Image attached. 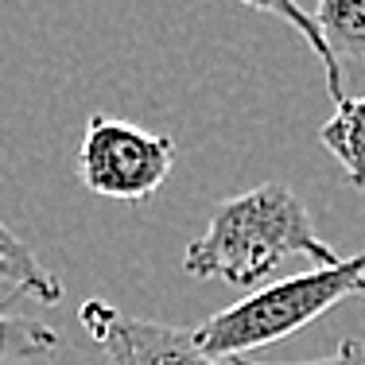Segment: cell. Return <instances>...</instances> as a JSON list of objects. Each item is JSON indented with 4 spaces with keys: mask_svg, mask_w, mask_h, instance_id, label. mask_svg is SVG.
<instances>
[{
    "mask_svg": "<svg viewBox=\"0 0 365 365\" xmlns=\"http://www.w3.org/2000/svg\"><path fill=\"white\" fill-rule=\"evenodd\" d=\"M284 257H311L319 268L338 264V253L315 233L307 206L288 182H260L214 206L206 233L182 253V272L253 288Z\"/></svg>",
    "mask_w": 365,
    "mask_h": 365,
    "instance_id": "obj_1",
    "label": "cell"
},
{
    "mask_svg": "<svg viewBox=\"0 0 365 365\" xmlns=\"http://www.w3.org/2000/svg\"><path fill=\"white\" fill-rule=\"evenodd\" d=\"M346 295H365V249L338 264L288 276L280 284H268V288L245 295L241 303L195 327V338L214 358H245L249 350L272 346L295 334L299 327L323 319Z\"/></svg>",
    "mask_w": 365,
    "mask_h": 365,
    "instance_id": "obj_2",
    "label": "cell"
},
{
    "mask_svg": "<svg viewBox=\"0 0 365 365\" xmlns=\"http://www.w3.org/2000/svg\"><path fill=\"white\" fill-rule=\"evenodd\" d=\"M175 140L163 133H148L120 117L93 113L86 120L82 148H78V179L90 195L120 198V202H144L152 190L163 187Z\"/></svg>",
    "mask_w": 365,
    "mask_h": 365,
    "instance_id": "obj_3",
    "label": "cell"
},
{
    "mask_svg": "<svg viewBox=\"0 0 365 365\" xmlns=\"http://www.w3.org/2000/svg\"><path fill=\"white\" fill-rule=\"evenodd\" d=\"M78 323L109 365H233V358H214L202 350L195 330L125 315L106 299H86L78 307Z\"/></svg>",
    "mask_w": 365,
    "mask_h": 365,
    "instance_id": "obj_4",
    "label": "cell"
},
{
    "mask_svg": "<svg viewBox=\"0 0 365 365\" xmlns=\"http://www.w3.org/2000/svg\"><path fill=\"white\" fill-rule=\"evenodd\" d=\"M0 284H8V288L20 292V295H31V299H39V303L63 299V280H58V276L28 249V241L16 237L4 222H0Z\"/></svg>",
    "mask_w": 365,
    "mask_h": 365,
    "instance_id": "obj_5",
    "label": "cell"
},
{
    "mask_svg": "<svg viewBox=\"0 0 365 365\" xmlns=\"http://www.w3.org/2000/svg\"><path fill=\"white\" fill-rule=\"evenodd\" d=\"M327 152L342 163L354 190H365V98H346L334 106V117L319 128Z\"/></svg>",
    "mask_w": 365,
    "mask_h": 365,
    "instance_id": "obj_6",
    "label": "cell"
},
{
    "mask_svg": "<svg viewBox=\"0 0 365 365\" xmlns=\"http://www.w3.org/2000/svg\"><path fill=\"white\" fill-rule=\"evenodd\" d=\"M315 24L338 63L342 58L361 63L365 58V0H319Z\"/></svg>",
    "mask_w": 365,
    "mask_h": 365,
    "instance_id": "obj_7",
    "label": "cell"
},
{
    "mask_svg": "<svg viewBox=\"0 0 365 365\" xmlns=\"http://www.w3.org/2000/svg\"><path fill=\"white\" fill-rule=\"evenodd\" d=\"M241 4H249V8H257V12H268V16H276V20L292 24V28L299 31L303 39H307V47L319 55V63H323L330 101H334V106H338V101H346V90H342V66H338V58L330 55V47L323 43V36H319L315 16H311L307 8L299 4V0H241Z\"/></svg>",
    "mask_w": 365,
    "mask_h": 365,
    "instance_id": "obj_8",
    "label": "cell"
},
{
    "mask_svg": "<svg viewBox=\"0 0 365 365\" xmlns=\"http://www.w3.org/2000/svg\"><path fill=\"white\" fill-rule=\"evenodd\" d=\"M58 346H63V334L43 319L0 315V365L51 358V354H58Z\"/></svg>",
    "mask_w": 365,
    "mask_h": 365,
    "instance_id": "obj_9",
    "label": "cell"
},
{
    "mask_svg": "<svg viewBox=\"0 0 365 365\" xmlns=\"http://www.w3.org/2000/svg\"><path fill=\"white\" fill-rule=\"evenodd\" d=\"M233 365H365V342L346 338V342H338L334 354L315 358V361H253V358H233Z\"/></svg>",
    "mask_w": 365,
    "mask_h": 365,
    "instance_id": "obj_10",
    "label": "cell"
}]
</instances>
